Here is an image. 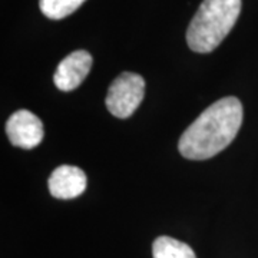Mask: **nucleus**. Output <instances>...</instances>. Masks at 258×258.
<instances>
[{
    "label": "nucleus",
    "mask_w": 258,
    "mask_h": 258,
    "mask_svg": "<svg viewBox=\"0 0 258 258\" xmlns=\"http://www.w3.org/2000/svg\"><path fill=\"white\" fill-rule=\"evenodd\" d=\"M242 123L240 99L227 96L214 102L185 129L179 152L186 159L204 161L215 157L237 137Z\"/></svg>",
    "instance_id": "nucleus-1"
},
{
    "label": "nucleus",
    "mask_w": 258,
    "mask_h": 258,
    "mask_svg": "<svg viewBox=\"0 0 258 258\" xmlns=\"http://www.w3.org/2000/svg\"><path fill=\"white\" fill-rule=\"evenodd\" d=\"M241 0H204L186 30V43L197 53H210L237 23Z\"/></svg>",
    "instance_id": "nucleus-2"
},
{
    "label": "nucleus",
    "mask_w": 258,
    "mask_h": 258,
    "mask_svg": "<svg viewBox=\"0 0 258 258\" xmlns=\"http://www.w3.org/2000/svg\"><path fill=\"white\" fill-rule=\"evenodd\" d=\"M145 96V81L134 72L120 74L109 86L106 95V108L113 116L125 119L137 111Z\"/></svg>",
    "instance_id": "nucleus-3"
},
{
    "label": "nucleus",
    "mask_w": 258,
    "mask_h": 258,
    "mask_svg": "<svg viewBox=\"0 0 258 258\" xmlns=\"http://www.w3.org/2000/svg\"><path fill=\"white\" fill-rule=\"evenodd\" d=\"M10 144L23 149H33L43 141V123L35 113L22 109L10 115L6 122Z\"/></svg>",
    "instance_id": "nucleus-4"
},
{
    "label": "nucleus",
    "mask_w": 258,
    "mask_h": 258,
    "mask_svg": "<svg viewBox=\"0 0 258 258\" xmlns=\"http://www.w3.org/2000/svg\"><path fill=\"white\" fill-rule=\"evenodd\" d=\"M92 68V56L86 50H75L57 64L53 82L59 91L69 92L85 81Z\"/></svg>",
    "instance_id": "nucleus-5"
},
{
    "label": "nucleus",
    "mask_w": 258,
    "mask_h": 258,
    "mask_svg": "<svg viewBox=\"0 0 258 258\" xmlns=\"http://www.w3.org/2000/svg\"><path fill=\"white\" fill-rule=\"evenodd\" d=\"M49 192L59 200H72L82 195L88 186L86 175L81 168L60 165L49 176Z\"/></svg>",
    "instance_id": "nucleus-6"
},
{
    "label": "nucleus",
    "mask_w": 258,
    "mask_h": 258,
    "mask_svg": "<svg viewBox=\"0 0 258 258\" xmlns=\"http://www.w3.org/2000/svg\"><path fill=\"white\" fill-rule=\"evenodd\" d=\"M154 258H197L192 248L182 241L171 237H158L152 244Z\"/></svg>",
    "instance_id": "nucleus-7"
},
{
    "label": "nucleus",
    "mask_w": 258,
    "mask_h": 258,
    "mask_svg": "<svg viewBox=\"0 0 258 258\" xmlns=\"http://www.w3.org/2000/svg\"><path fill=\"white\" fill-rule=\"evenodd\" d=\"M86 0H39V8L46 18L60 20L79 9Z\"/></svg>",
    "instance_id": "nucleus-8"
}]
</instances>
